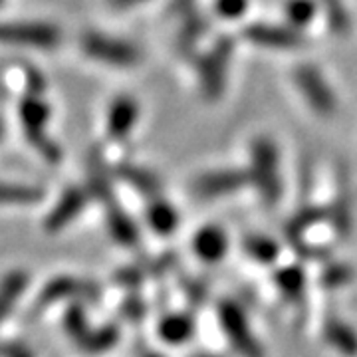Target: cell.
I'll list each match as a JSON object with an SVG mask.
<instances>
[{
    "mask_svg": "<svg viewBox=\"0 0 357 357\" xmlns=\"http://www.w3.org/2000/svg\"><path fill=\"white\" fill-rule=\"evenodd\" d=\"M326 217H330L324 208H319V206H310V208H304L300 215H296L292 218V222L288 225V236H290V241L292 243H298V241H302V234L306 232L310 227H314V225H318L319 220H324Z\"/></svg>",
    "mask_w": 357,
    "mask_h": 357,
    "instance_id": "cell-27",
    "label": "cell"
},
{
    "mask_svg": "<svg viewBox=\"0 0 357 357\" xmlns=\"http://www.w3.org/2000/svg\"><path fill=\"white\" fill-rule=\"evenodd\" d=\"M107 6H112L114 10H131L135 6H141L145 4L147 0H105Z\"/></svg>",
    "mask_w": 357,
    "mask_h": 357,
    "instance_id": "cell-32",
    "label": "cell"
},
{
    "mask_svg": "<svg viewBox=\"0 0 357 357\" xmlns=\"http://www.w3.org/2000/svg\"><path fill=\"white\" fill-rule=\"evenodd\" d=\"M294 86L302 100L314 114L321 117H330L337 112L340 100L337 93L333 91L330 79L324 76V72L314 64H300L294 68L292 72Z\"/></svg>",
    "mask_w": 357,
    "mask_h": 357,
    "instance_id": "cell-4",
    "label": "cell"
},
{
    "mask_svg": "<svg viewBox=\"0 0 357 357\" xmlns=\"http://www.w3.org/2000/svg\"><path fill=\"white\" fill-rule=\"evenodd\" d=\"M217 13L227 20H236L248 10V0H217L215 2Z\"/></svg>",
    "mask_w": 357,
    "mask_h": 357,
    "instance_id": "cell-30",
    "label": "cell"
},
{
    "mask_svg": "<svg viewBox=\"0 0 357 357\" xmlns=\"http://www.w3.org/2000/svg\"><path fill=\"white\" fill-rule=\"evenodd\" d=\"M244 38L250 44L268 50H296L304 44V36L292 26L256 22L244 30Z\"/></svg>",
    "mask_w": 357,
    "mask_h": 357,
    "instance_id": "cell-10",
    "label": "cell"
},
{
    "mask_svg": "<svg viewBox=\"0 0 357 357\" xmlns=\"http://www.w3.org/2000/svg\"><path fill=\"white\" fill-rule=\"evenodd\" d=\"M79 50L98 64L119 70L135 68L143 60V52L133 42L98 30H89L79 36Z\"/></svg>",
    "mask_w": 357,
    "mask_h": 357,
    "instance_id": "cell-1",
    "label": "cell"
},
{
    "mask_svg": "<svg viewBox=\"0 0 357 357\" xmlns=\"http://www.w3.org/2000/svg\"><path fill=\"white\" fill-rule=\"evenodd\" d=\"M44 199V191L30 183L0 181V206H32Z\"/></svg>",
    "mask_w": 357,
    "mask_h": 357,
    "instance_id": "cell-15",
    "label": "cell"
},
{
    "mask_svg": "<svg viewBox=\"0 0 357 357\" xmlns=\"http://www.w3.org/2000/svg\"><path fill=\"white\" fill-rule=\"evenodd\" d=\"M4 137V123H2V119H0V139Z\"/></svg>",
    "mask_w": 357,
    "mask_h": 357,
    "instance_id": "cell-35",
    "label": "cell"
},
{
    "mask_svg": "<svg viewBox=\"0 0 357 357\" xmlns=\"http://www.w3.org/2000/svg\"><path fill=\"white\" fill-rule=\"evenodd\" d=\"M6 354V342H0V357H4Z\"/></svg>",
    "mask_w": 357,
    "mask_h": 357,
    "instance_id": "cell-34",
    "label": "cell"
},
{
    "mask_svg": "<svg viewBox=\"0 0 357 357\" xmlns=\"http://www.w3.org/2000/svg\"><path fill=\"white\" fill-rule=\"evenodd\" d=\"M121 314H123V318L128 319H139L145 314V304L141 302V298L131 296V298L126 300V304L121 307Z\"/></svg>",
    "mask_w": 357,
    "mask_h": 357,
    "instance_id": "cell-31",
    "label": "cell"
},
{
    "mask_svg": "<svg viewBox=\"0 0 357 357\" xmlns=\"http://www.w3.org/2000/svg\"><path fill=\"white\" fill-rule=\"evenodd\" d=\"M192 319L185 314H169L159 321L161 340L171 345L185 344L192 335Z\"/></svg>",
    "mask_w": 357,
    "mask_h": 357,
    "instance_id": "cell-18",
    "label": "cell"
},
{
    "mask_svg": "<svg viewBox=\"0 0 357 357\" xmlns=\"http://www.w3.org/2000/svg\"><path fill=\"white\" fill-rule=\"evenodd\" d=\"M276 286L280 288V292L290 298V300H300L304 294V286H306V274L300 266H286L276 272L274 276Z\"/></svg>",
    "mask_w": 357,
    "mask_h": 357,
    "instance_id": "cell-22",
    "label": "cell"
},
{
    "mask_svg": "<svg viewBox=\"0 0 357 357\" xmlns=\"http://www.w3.org/2000/svg\"><path fill=\"white\" fill-rule=\"evenodd\" d=\"M119 177L123 178L128 185H131L133 189H137L143 195H151L155 197L159 192V178L155 177L151 171H145V169H139V167H131L123 165L119 169Z\"/></svg>",
    "mask_w": 357,
    "mask_h": 357,
    "instance_id": "cell-23",
    "label": "cell"
},
{
    "mask_svg": "<svg viewBox=\"0 0 357 357\" xmlns=\"http://www.w3.org/2000/svg\"><path fill=\"white\" fill-rule=\"evenodd\" d=\"M28 288L30 274L22 268H14L0 278V326L13 316Z\"/></svg>",
    "mask_w": 357,
    "mask_h": 357,
    "instance_id": "cell-13",
    "label": "cell"
},
{
    "mask_svg": "<svg viewBox=\"0 0 357 357\" xmlns=\"http://www.w3.org/2000/svg\"><path fill=\"white\" fill-rule=\"evenodd\" d=\"M218 318L222 324V330L229 335L230 344L243 357H264L262 347L256 342L255 333L248 326V319L244 316L243 307L234 302H220Z\"/></svg>",
    "mask_w": 357,
    "mask_h": 357,
    "instance_id": "cell-7",
    "label": "cell"
},
{
    "mask_svg": "<svg viewBox=\"0 0 357 357\" xmlns=\"http://www.w3.org/2000/svg\"><path fill=\"white\" fill-rule=\"evenodd\" d=\"M62 324H64V332L77 344L91 330L88 310L84 307V302H72V306L66 310Z\"/></svg>",
    "mask_w": 357,
    "mask_h": 357,
    "instance_id": "cell-24",
    "label": "cell"
},
{
    "mask_svg": "<svg viewBox=\"0 0 357 357\" xmlns=\"http://www.w3.org/2000/svg\"><path fill=\"white\" fill-rule=\"evenodd\" d=\"M100 286L91 280H82L77 276H54L40 288L34 300V314L46 312L62 302H98Z\"/></svg>",
    "mask_w": 357,
    "mask_h": 357,
    "instance_id": "cell-5",
    "label": "cell"
},
{
    "mask_svg": "<svg viewBox=\"0 0 357 357\" xmlns=\"http://www.w3.org/2000/svg\"><path fill=\"white\" fill-rule=\"evenodd\" d=\"M230 56H232V44L227 38H222L218 40L213 52L203 56V60L199 64L201 89L208 100H217L218 96L225 91Z\"/></svg>",
    "mask_w": 357,
    "mask_h": 357,
    "instance_id": "cell-8",
    "label": "cell"
},
{
    "mask_svg": "<svg viewBox=\"0 0 357 357\" xmlns=\"http://www.w3.org/2000/svg\"><path fill=\"white\" fill-rule=\"evenodd\" d=\"M147 222L149 227L159 234H171L177 229V211L161 199H155L153 203L147 206Z\"/></svg>",
    "mask_w": 357,
    "mask_h": 357,
    "instance_id": "cell-20",
    "label": "cell"
},
{
    "mask_svg": "<svg viewBox=\"0 0 357 357\" xmlns=\"http://www.w3.org/2000/svg\"><path fill=\"white\" fill-rule=\"evenodd\" d=\"M248 177L268 204L280 201V153L270 137H256L252 141Z\"/></svg>",
    "mask_w": 357,
    "mask_h": 357,
    "instance_id": "cell-3",
    "label": "cell"
},
{
    "mask_svg": "<svg viewBox=\"0 0 357 357\" xmlns=\"http://www.w3.org/2000/svg\"><path fill=\"white\" fill-rule=\"evenodd\" d=\"M318 8L324 13L330 30L344 36L351 30V14L347 10L345 0H316Z\"/></svg>",
    "mask_w": 357,
    "mask_h": 357,
    "instance_id": "cell-19",
    "label": "cell"
},
{
    "mask_svg": "<svg viewBox=\"0 0 357 357\" xmlns=\"http://www.w3.org/2000/svg\"><path fill=\"white\" fill-rule=\"evenodd\" d=\"M354 280V268L344 262H332L321 272V286L326 288H340Z\"/></svg>",
    "mask_w": 357,
    "mask_h": 357,
    "instance_id": "cell-28",
    "label": "cell"
},
{
    "mask_svg": "<svg viewBox=\"0 0 357 357\" xmlns=\"http://www.w3.org/2000/svg\"><path fill=\"white\" fill-rule=\"evenodd\" d=\"M145 357H161V356H157V354H149V356H145Z\"/></svg>",
    "mask_w": 357,
    "mask_h": 357,
    "instance_id": "cell-37",
    "label": "cell"
},
{
    "mask_svg": "<svg viewBox=\"0 0 357 357\" xmlns=\"http://www.w3.org/2000/svg\"><path fill=\"white\" fill-rule=\"evenodd\" d=\"M248 181H250V177L246 171L218 169V171H208V173H204L197 178L195 189L204 199H217V197H225V195L243 189Z\"/></svg>",
    "mask_w": 357,
    "mask_h": 357,
    "instance_id": "cell-12",
    "label": "cell"
},
{
    "mask_svg": "<svg viewBox=\"0 0 357 357\" xmlns=\"http://www.w3.org/2000/svg\"><path fill=\"white\" fill-rule=\"evenodd\" d=\"M117 340H119V330L115 326H112V324H107V326H102V328L89 330L77 342V345L84 351H88V354H103V351L112 349L117 344Z\"/></svg>",
    "mask_w": 357,
    "mask_h": 357,
    "instance_id": "cell-21",
    "label": "cell"
},
{
    "mask_svg": "<svg viewBox=\"0 0 357 357\" xmlns=\"http://www.w3.org/2000/svg\"><path fill=\"white\" fill-rule=\"evenodd\" d=\"M326 342L347 357L357 356V333L340 319H328L324 326Z\"/></svg>",
    "mask_w": 357,
    "mask_h": 357,
    "instance_id": "cell-17",
    "label": "cell"
},
{
    "mask_svg": "<svg viewBox=\"0 0 357 357\" xmlns=\"http://www.w3.org/2000/svg\"><path fill=\"white\" fill-rule=\"evenodd\" d=\"M191 4H192V0H171V4H169V6H171V10H173V13L181 14L183 10H187Z\"/></svg>",
    "mask_w": 357,
    "mask_h": 357,
    "instance_id": "cell-33",
    "label": "cell"
},
{
    "mask_svg": "<svg viewBox=\"0 0 357 357\" xmlns=\"http://www.w3.org/2000/svg\"><path fill=\"white\" fill-rule=\"evenodd\" d=\"M195 357H218V356H213V354H199V356Z\"/></svg>",
    "mask_w": 357,
    "mask_h": 357,
    "instance_id": "cell-36",
    "label": "cell"
},
{
    "mask_svg": "<svg viewBox=\"0 0 357 357\" xmlns=\"http://www.w3.org/2000/svg\"><path fill=\"white\" fill-rule=\"evenodd\" d=\"M89 197L91 195L88 192V189H82V187H70V189H66L60 195V199L52 204V208L48 211L46 218H44V230L50 232V234H58L66 227H70L84 213Z\"/></svg>",
    "mask_w": 357,
    "mask_h": 357,
    "instance_id": "cell-9",
    "label": "cell"
},
{
    "mask_svg": "<svg viewBox=\"0 0 357 357\" xmlns=\"http://www.w3.org/2000/svg\"><path fill=\"white\" fill-rule=\"evenodd\" d=\"M318 2L316 0H288L284 4V14H286V20L288 24L300 30L307 26L318 14Z\"/></svg>",
    "mask_w": 357,
    "mask_h": 357,
    "instance_id": "cell-25",
    "label": "cell"
},
{
    "mask_svg": "<svg viewBox=\"0 0 357 357\" xmlns=\"http://www.w3.org/2000/svg\"><path fill=\"white\" fill-rule=\"evenodd\" d=\"M244 252L252 256L255 260L262 262V264H270L274 262L278 255H280V246L274 243L268 236H260V234H252L248 238H244Z\"/></svg>",
    "mask_w": 357,
    "mask_h": 357,
    "instance_id": "cell-26",
    "label": "cell"
},
{
    "mask_svg": "<svg viewBox=\"0 0 357 357\" xmlns=\"http://www.w3.org/2000/svg\"><path fill=\"white\" fill-rule=\"evenodd\" d=\"M107 229H109V234L114 236L115 243L123 244V246H133L139 243L137 225L117 204H107Z\"/></svg>",
    "mask_w": 357,
    "mask_h": 357,
    "instance_id": "cell-16",
    "label": "cell"
},
{
    "mask_svg": "<svg viewBox=\"0 0 357 357\" xmlns=\"http://www.w3.org/2000/svg\"><path fill=\"white\" fill-rule=\"evenodd\" d=\"M139 121V103L129 96L115 98L107 115H105V131L114 141H123L131 135Z\"/></svg>",
    "mask_w": 357,
    "mask_h": 357,
    "instance_id": "cell-11",
    "label": "cell"
},
{
    "mask_svg": "<svg viewBox=\"0 0 357 357\" xmlns=\"http://www.w3.org/2000/svg\"><path fill=\"white\" fill-rule=\"evenodd\" d=\"M52 109L48 102L40 93H30L22 98L18 103V121L24 129V135L30 141V145L38 151L46 161L58 163L62 151L56 141H52L46 133V128L50 123Z\"/></svg>",
    "mask_w": 357,
    "mask_h": 357,
    "instance_id": "cell-2",
    "label": "cell"
},
{
    "mask_svg": "<svg viewBox=\"0 0 357 357\" xmlns=\"http://www.w3.org/2000/svg\"><path fill=\"white\" fill-rule=\"evenodd\" d=\"M62 34L58 26L48 22H8L0 24V46L52 50L60 44Z\"/></svg>",
    "mask_w": 357,
    "mask_h": 357,
    "instance_id": "cell-6",
    "label": "cell"
},
{
    "mask_svg": "<svg viewBox=\"0 0 357 357\" xmlns=\"http://www.w3.org/2000/svg\"><path fill=\"white\" fill-rule=\"evenodd\" d=\"M227 248H229V238L218 227H204L192 238V250L204 262H218L227 255Z\"/></svg>",
    "mask_w": 357,
    "mask_h": 357,
    "instance_id": "cell-14",
    "label": "cell"
},
{
    "mask_svg": "<svg viewBox=\"0 0 357 357\" xmlns=\"http://www.w3.org/2000/svg\"><path fill=\"white\" fill-rule=\"evenodd\" d=\"M204 30H206V22L201 20V18H192L189 20L185 28L181 30V34H178V46H181V50H191L192 46L197 44V40L203 38Z\"/></svg>",
    "mask_w": 357,
    "mask_h": 357,
    "instance_id": "cell-29",
    "label": "cell"
}]
</instances>
